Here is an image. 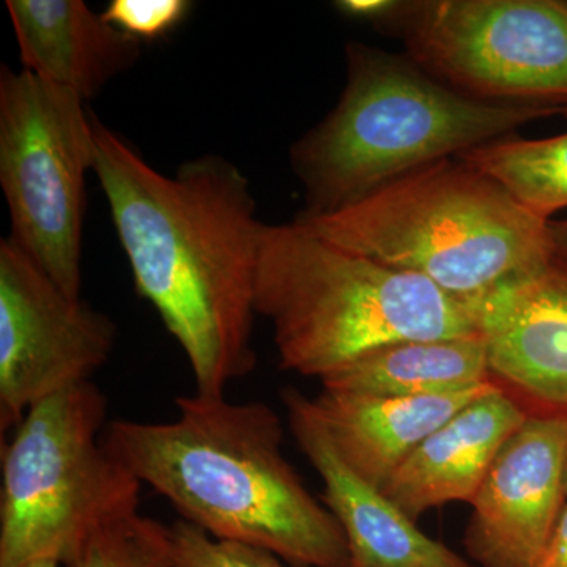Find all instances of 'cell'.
<instances>
[{"label": "cell", "mask_w": 567, "mask_h": 567, "mask_svg": "<svg viewBox=\"0 0 567 567\" xmlns=\"http://www.w3.org/2000/svg\"><path fill=\"white\" fill-rule=\"evenodd\" d=\"M99 177L134 287L192 368L196 393L218 398L256 368L252 327L264 223L246 175L204 155L156 171L93 114Z\"/></svg>", "instance_id": "1"}, {"label": "cell", "mask_w": 567, "mask_h": 567, "mask_svg": "<svg viewBox=\"0 0 567 567\" xmlns=\"http://www.w3.org/2000/svg\"><path fill=\"white\" fill-rule=\"evenodd\" d=\"M169 423L114 420L103 442L183 520L264 548L295 567H350L344 532L282 454V423L262 402L181 395Z\"/></svg>", "instance_id": "2"}, {"label": "cell", "mask_w": 567, "mask_h": 567, "mask_svg": "<svg viewBox=\"0 0 567 567\" xmlns=\"http://www.w3.org/2000/svg\"><path fill=\"white\" fill-rule=\"evenodd\" d=\"M334 110L290 151L303 183L301 215H324L450 156L503 140L561 107L492 103L436 80L416 62L347 43Z\"/></svg>", "instance_id": "3"}, {"label": "cell", "mask_w": 567, "mask_h": 567, "mask_svg": "<svg viewBox=\"0 0 567 567\" xmlns=\"http://www.w3.org/2000/svg\"><path fill=\"white\" fill-rule=\"evenodd\" d=\"M256 312L274 327L281 368L320 380L395 342L481 334L473 301L295 221L264 224Z\"/></svg>", "instance_id": "4"}, {"label": "cell", "mask_w": 567, "mask_h": 567, "mask_svg": "<svg viewBox=\"0 0 567 567\" xmlns=\"http://www.w3.org/2000/svg\"><path fill=\"white\" fill-rule=\"evenodd\" d=\"M295 223L461 300L557 256L550 223L462 159L431 164L336 212L300 213Z\"/></svg>", "instance_id": "5"}, {"label": "cell", "mask_w": 567, "mask_h": 567, "mask_svg": "<svg viewBox=\"0 0 567 567\" xmlns=\"http://www.w3.org/2000/svg\"><path fill=\"white\" fill-rule=\"evenodd\" d=\"M107 399L85 382L33 405L2 445L0 567L70 566L89 537L137 513L142 483L103 442Z\"/></svg>", "instance_id": "6"}, {"label": "cell", "mask_w": 567, "mask_h": 567, "mask_svg": "<svg viewBox=\"0 0 567 567\" xmlns=\"http://www.w3.org/2000/svg\"><path fill=\"white\" fill-rule=\"evenodd\" d=\"M93 112L76 93L25 70L0 69V186L10 240L73 298H82L85 181Z\"/></svg>", "instance_id": "7"}, {"label": "cell", "mask_w": 567, "mask_h": 567, "mask_svg": "<svg viewBox=\"0 0 567 567\" xmlns=\"http://www.w3.org/2000/svg\"><path fill=\"white\" fill-rule=\"evenodd\" d=\"M394 18L413 62L450 87L567 110V0H427Z\"/></svg>", "instance_id": "8"}, {"label": "cell", "mask_w": 567, "mask_h": 567, "mask_svg": "<svg viewBox=\"0 0 567 567\" xmlns=\"http://www.w3.org/2000/svg\"><path fill=\"white\" fill-rule=\"evenodd\" d=\"M110 316L63 292L10 238L0 241V429L33 405L91 382L110 360Z\"/></svg>", "instance_id": "9"}, {"label": "cell", "mask_w": 567, "mask_h": 567, "mask_svg": "<svg viewBox=\"0 0 567 567\" xmlns=\"http://www.w3.org/2000/svg\"><path fill=\"white\" fill-rule=\"evenodd\" d=\"M567 415L528 416L472 499L465 547L477 567H537L567 505Z\"/></svg>", "instance_id": "10"}, {"label": "cell", "mask_w": 567, "mask_h": 567, "mask_svg": "<svg viewBox=\"0 0 567 567\" xmlns=\"http://www.w3.org/2000/svg\"><path fill=\"white\" fill-rule=\"evenodd\" d=\"M282 402L295 442L323 481L324 506L344 532L350 567H477L424 535L380 488L342 461L312 399L287 388Z\"/></svg>", "instance_id": "11"}, {"label": "cell", "mask_w": 567, "mask_h": 567, "mask_svg": "<svg viewBox=\"0 0 567 567\" xmlns=\"http://www.w3.org/2000/svg\"><path fill=\"white\" fill-rule=\"evenodd\" d=\"M488 371L533 401L567 410V259L475 298Z\"/></svg>", "instance_id": "12"}, {"label": "cell", "mask_w": 567, "mask_h": 567, "mask_svg": "<svg viewBox=\"0 0 567 567\" xmlns=\"http://www.w3.org/2000/svg\"><path fill=\"white\" fill-rule=\"evenodd\" d=\"M528 416L496 388L429 435L388 480L383 494L412 520L446 503H472L499 450Z\"/></svg>", "instance_id": "13"}, {"label": "cell", "mask_w": 567, "mask_h": 567, "mask_svg": "<svg viewBox=\"0 0 567 567\" xmlns=\"http://www.w3.org/2000/svg\"><path fill=\"white\" fill-rule=\"evenodd\" d=\"M22 70L95 99L141 58V41L82 0H7Z\"/></svg>", "instance_id": "14"}, {"label": "cell", "mask_w": 567, "mask_h": 567, "mask_svg": "<svg viewBox=\"0 0 567 567\" xmlns=\"http://www.w3.org/2000/svg\"><path fill=\"white\" fill-rule=\"evenodd\" d=\"M495 382L453 393L382 398L336 393L317 395V412L339 456L372 486H385L395 470L429 435L464 406L495 391Z\"/></svg>", "instance_id": "15"}, {"label": "cell", "mask_w": 567, "mask_h": 567, "mask_svg": "<svg viewBox=\"0 0 567 567\" xmlns=\"http://www.w3.org/2000/svg\"><path fill=\"white\" fill-rule=\"evenodd\" d=\"M491 380L483 334L395 342L320 380L336 393L412 398L453 393Z\"/></svg>", "instance_id": "16"}, {"label": "cell", "mask_w": 567, "mask_h": 567, "mask_svg": "<svg viewBox=\"0 0 567 567\" xmlns=\"http://www.w3.org/2000/svg\"><path fill=\"white\" fill-rule=\"evenodd\" d=\"M458 158L499 183L533 215L551 221L567 208V132L546 140H498Z\"/></svg>", "instance_id": "17"}, {"label": "cell", "mask_w": 567, "mask_h": 567, "mask_svg": "<svg viewBox=\"0 0 567 567\" xmlns=\"http://www.w3.org/2000/svg\"><path fill=\"white\" fill-rule=\"evenodd\" d=\"M66 567H173L169 533L159 522L132 514L93 533Z\"/></svg>", "instance_id": "18"}, {"label": "cell", "mask_w": 567, "mask_h": 567, "mask_svg": "<svg viewBox=\"0 0 567 567\" xmlns=\"http://www.w3.org/2000/svg\"><path fill=\"white\" fill-rule=\"evenodd\" d=\"M167 533L173 567H286L271 551L216 539L185 520L167 527Z\"/></svg>", "instance_id": "19"}, {"label": "cell", "mask_w": 567, "mask_h": 567, "mask_svg": "<svg viewBox=\"0 0 567 567\" xmlns=\"http://www.w3.org/2000/svg\"><path fill=\"white\" fill-rule=\"evenodd\" d=\"M188 0H111L104 20L136 40H158L181 28L192 13Z\"/></svg>", "instance_id": "20"}, {"label": "cell", "mask_w": 567, "mask_h": 567, "mask_svg": "<svg viewBox=\"0 0 567 567\" xmlns=\"http://www.w3.org/2000/svg\"><path fill=\"white\" fill-rule=\"evenodd\" d=\"M399 6L401 2H391V0H342V2H336V9L342 11L346 17L371 21L391 20Z\"/></svg>", "instance_id": "21"}, {"label": "cell", "mask_w": 567, "mask_h": 567, "mask_svg": "<svg viewBox=\"0 0 567 567\" xmlns=\"http://www.w3.org/2000/svg\"><path fill=\"white\" fill-rule=\"evenodd\" d=\"M537 567H567V505Z\"/></svg>", "instance_id": "22"}, {"label": "cell", "mask_w": 567, "mask_h": 567, "mask_svg": "<svg viewBox=\"0 0 567 567\" xmlns=\"http://www.w3.org/2000/svg\"><path fill=\"white\" fill-rule=\"evenodd\" d=\"M550 234L555 251L567 259V218L563 221H550Z\"/></svg>", "instance_id": "23"}, {"label": "cell", "mask_w": 567, "mask_h": 567, "mask_svg": "<svg viewBox=\"0 0 567 567\" xmlns=\"http://www.w3.org/2000/svg\"><path fill=\"white\" fill-rule=\"evenodd\" d=\"M58 561L55 559H40V561H33L31 565L24 567H59Z\"/></svg>", "instance_id": "24"}, {"label": "cell", "mask_w": 567, "mask_h": 567, "mask_svg": "<svg viewBox=\"0 0 567 567\" xmlns=\"http://www.w3.org/2000/svg\"><path fill=\"white\" fill-rule=\"evenodd\" d=\"M566 494H567V472H566Z\"/></svg>", "instance_id": "25"}]
</instances>
